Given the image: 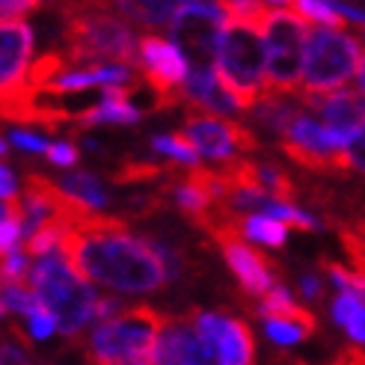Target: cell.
Here are the masks:
<instances>
[{"mask_svg":"<svg viewBox=\"0 0 365 365\" xmlns=\"http://www.w3.org/2000/svg\"><path fill=\"white\" fill-rule=\"evenodd\" d=\"M63 51L71 66L137 63L134 30L104 4H63Z\"/></svg>","mask_w":365,"mask_h":365,"instance_id":"2","label":"cell"},{"mask_svg":"<svg viewBox=\"0 0 365 365\" xmlns=\"http://www.w3.org/2000/svg\"><path fill=\"white\" fill-rule=\"evenodd\" d=\"M300 291H303L306 300H321L324 285H321V279L315 277V273H303V277H300Z\"/></svg>","mask_w":365,"mask_h":365,"instance_id":"35","label":"cell"},{"mask_svg":"<svg viewBox=\"0 0 365 365\" xmlns=\"http://www.w3.org/2000/svg\"><path fill=\"white\" fill-rule=\"evenodd\" d=\"M356 81H359V89L365 93V53H362V60H359V68H356Z\"/></svg>","mask_w":365,"mask_h":365,"instance_id":"37","label":"cell"},{"mask_svg":"<svg viewBox=\"0 0 365 365\" xmlns=\"http://www.w3.org/2000/svg\"><path fill=\"white\" fill-rule=\"evenodd\" d=\"M27 282L39 294L42 306L53 312L66 339H78L89 324H96L101 297L96 294V288H89V279L81 277L75 264L68 262L66 250L33 259Z\"/></svg>","mask_w":365,"mask_h":365,"instance_id":"3","label":"cell"},{"mask_svg":"<svg viewBox=\"0 0 365 365\" xmlns=\"http://www.w3.org/2000/svg\"><path fill=\"white\" fill-rule=\"evenodd\" d=\"M344 163H348V170L365 173V128L351 140L348 149H344Z\"/></svg>","mask_w":365,"mask_h":365,"instance_id":"33","label":"cell"},{"mask_svg":"<svg viewBox=\"0 0 365 365\" xmlns=\"http://www.w3.org/2000/svg\"><path fill=\"white\" fill-rule=\"evenodd\" d=\"M262 211L264 214H270V217H277V220H282V223H288V226H297V229H306V232H315V229H321V220L318 217H312V214H306V211H300L297 205H291L288 199H267V202L262 205Z\"/></svg>","mask_w":365,"mask_h":365,"instance_id":"26","label":"cell"},{"mask_svg":"<svg viewBox=\"0 0 365 365\" xmlns=\"http://www.w3.org/2000/svg\"><path fill=\"white\" fill-rule=\"evenodd\" d=\"M217 75L235 93L244 110H252L267 89V42L259 24L229 18L220 39Z\"/></svg>","mask_w":365,"mask_h":365,"instance_id":"5","label":"cell"},{"mask_svg":"<svg viewBox=\"0 0 365 365\" xmlns=\"http://www.w3.org/2000/svg\"><path fill=\"white\" fill-rule=\"evenodd\" d=\"M288 223L277 220V217H270L264 211H250L244 214L241 220V232L247 235L250 241L262 244V247H282L288 241Z\"/></svg>","mask_w":365,"mask_h":365,"instance_id":"21","label":"cell"},{"mask_svg":"<svg viewBox=\"0 0 365 365\" xmlns=\"http://www.w3.org/2000/svg\"><path fill=\"white\" fill-rule=\"evenodd\" d=\"M60 330V324H57V318H53V312L51 309H36L33 315H27V333L33 336V339H51L53 333Z\"/></svg>","mask_w":365,"mask_h":365,"instance_id":"30","label":"cell"},{"mask_svg":"<svg viewBox=\"0 0 365 365\" xmlns=\"http://www.w3.org/2000/svg\"><path fill=\"white\" fill-rule=\"evenodd\" d=\"M193 321H196V330L208 341V348L214 351L217 362H223V365L252 362L255 344H252L250 327L244 321L220 315V312H193Z\"/></svg>","mask_w":365,"mask_h":365,"instance_id":"13","label":"cell"},{"mask_svg":"<svg viewBox=\"0 0 365 365\" xmlns=\"http://www.w3.org/2000/svg\"><path fill=\"white\" fill-rule=\"evenodd\" d=\"M167 315L152 306H128L96 324L86 339V359L101 365H152Z\"/></svg>","mask_w":365,"mask_h":365,"instance_id":"4","label":"cell"},{"mask_svg":"<svg viewBox=\"0 0 365 365\" xmlns=\"http://www.w3.org/2000/svg\"><path fill=\"white\" fill-rule=\"evenodd\" d=\"M255 167H259V178L273 199H294V181L279 167H273V163H255Z\"/></svg>","mask_w":365,"mask_h":365,"instance_id":"28","label":"cell"},{"mask_svg":"<svg viewBox=\"0 0 365 365\" xmlns=\"http://www.w3.org/2000/svg\"><path fill=\"white\" fill-rule=\"evenodd\" d=\"M297 98L303 107L315 110L327 128L344 134L348 140H354L365 128V93L362 89L339 86V89H330V93H315V96L297 93Z\"/></svg>","mask_w":365,"mask_h":365,"instance_id":"14","label":"cell"},{"mask_svg":"<svg viewBox=\"0 0 365 365\" xmlns=\"http://www.w3.org/2000/svg\"><path fill=\"white\" fill-rule=\"evenodd\" d=\"M155 362H163V365L217 362L208 341L196 330L193 312L181 315V318H167V324H163V330H160V339H158V348H155Z\"/></svg>","mask_w":365,"mask_h":365,"instance_id":"15","label":"cell"},{"mask_svg":"<svg viewBox=\"0 0 365 365\" xmlns=\"http://www.w3.org/2000/svg\"><path fill=\"white\" fill-rule=\"evenodd\" d=\"M60 187L68 199H75V202L86 211H104L107 202H110L104 187H101V181L93 173H68L60 178Z\"/></svg>","mask_w":365,"mask_h":365,"instance_id":"18","label":"cell"},{"mask_svg":"<svg viewBox=\"0 0 365 365\" xmlns=\"http://www.w3.org/2000/svg\"><path fill=\"white\" fill-rule=\"evenodd\" d=\"M185 137L196 145L199 155L217 163L232 160L238 152L259 149V137L247 125L232 122L229 116H220L196 104H190L185 113Z\"/></svg>","mask_w":365,"mask_h":365,"instance_id":"11","label":"cell"},{"mask_svg":"<svg viewBox=\"0 0 365 365\" xmlns=\"http://www.w3.org/2000/svg\"><path fill=\"white\" fill-rule=\"evenodd\" d=\"M306 24L309 21L297 9H273L264 18L262 33L267 42V89L273 93H300L309 42Z\"/></svg>","mask_w":365,"mask_h":365,"instance_id":"7","label":"cell"},{"mask_svg":"<svg viewBox=\"0 0 365 365\" xmlns=\"http://www.w3.org/2000/svg\"><path fill=\"white\" fill-rule=\"evenodd\" d=\"M264 333L273 344H279V348H294V344H300L303 339H309L315 330L312 327H306L303 321H294V318H264Z\"/></svg>","mask_w":365,"mask_h":365,"instance_id":"22","label":"cell"},{"mask_svg":"<svg viewBox=\"0 0 365 365\" xmlns=\"http://www.w3.org/2000/svg\"><path fill=\"white\" fill-rule=\"evenodd\" d=\"M36 4H39V6H42V4H51V0H36Z\"/></svg>","mask_w":365,"mask_h":365,"instance_id":"40","label":"cell"},{"mask_svg":"<svg viewBox=\"0 0 365 365\" xmlns=\"http://www.w3.org/2000/svg\"><path fill=\"white\" fill-rule=\"evenodd\" d=\"M229 24V12L217 0H193L185 4L175 18L170 21L173 42L185 51L190 60V68H217V57H220V39L223 27Z\"/></svg>","mask_w":365,"mask_h":365,"instance_id":"8","label":"cell"},{"mask_svg":"<svg viewBox=\"0 0 365 365\" xmlns=\"http://www.w3.org/2000/svg\"><path fill=\"white\" fill-rule=\"evenodd\" d=\"M270 6H294V0H267Z\"/></svg>","mask_w":365,"mask_h":365,"instance_id":"38","label":"cell"},{"mask_svg":"<svg viewBox=\"0 0 365 365\" xmlns=\"http://www.w3.org/2000/svg\"><path fill=\"white\" fill-rule=\"evenodd\" d=\"M152 149L160 152V155H167L178 163H185V167H199V149L185 137V131L181 134H158L152 137Z\"/></svg>","mask_w":365,"mask_h":365,"instance_id":"23","label":"cell"},{"mask_svg":"<svg viewBox=\"0 0 365 365\" xmlns=\"http://www.w3.org/2000/svg\"><path fill=\"white\" fill-rule=\"evenodd\" d=\"M53 167H63V170H71L75 163L81 160V155H78V149L71 143H51V149H48V155H45Z\"/></svg>","mask_w":365,"mask_h":365,"instance_id":"32","label":"cell"},{"mask_svg":"<svg viewBox=\"0 0 365 365\" xmlns=\"http://www.w3.org/2000/svg\"><path fill=\"white\" fill-rule=\"evenodd\" d=\"M63 250L81 277L119 294H149L170 279L155 241L128 232L116 217H83L68 229Z\"/></svg>","mask_w":365,"mask_h":365,"instance_id":"1","label":"cell"},{"mask_svg":"<svg viewBox=\"0 0 365 365\" xmlns=\"http://www.w3.org/2000/svg\"><path fill=\"white\" fill-rule=\"evenodd\" d=\"M66 4H104V0H66Z\"/></svg>","mask_w":365,"mask_h":365,"instance_id":"39","label":"cell"},{"mask_svg":"<svg viewBox=\"0 0 365 365\" xmlns=\"http://www.w3.org/2000/svg\"><path fill=\"white\" fill-rule=\"evenodd\" d=\"M134 86H101V98L89 110H78V125H137L143 110L131 104Z\"/></svg>","mask_w":365,"mask_h":365,"instance_id":"16","label":"cell"},{"mask_svg":"<svg viewBox=\"0 0 365 365\" xmlns=\"http://www.w3.org/2000/svg\"><path fill=\"white\" fill-rule=\"evenodd\" d=\"M220 4L229 12V18H238V21H250V24H259V27L270 15L267 0H220Z\"/></svg>","mask_w":365,"mask_h":365,"instance_id":"27","label":"cell"},{"mask_svg":"<svg viewBox=\"0 0 365 365\" xmlns=\"http://www.w3.org/2000/svg\"><path fill=\"white\" fill-rule=\"evenodd\" d=\"M160 173H163V167H158V163H128L119 173H113V181L116 185H137V181L158 178Z\"/></svg>","mask_w":365,"mask_h":365,"instance_id":"29","label":"cell"},{"mask_svg":"<svg viewBox=\"0 0 365 365\" xmlns=\"http://www.w3.org/2000/svg\"><path fill=\"white\" fill-rule=\"evenodd\" d=\"M333 321L344 327V333L351 336V341L365 348V297L354 294V291H339V297L333 300Z\"/></svg>","mask_w":365,"mask_h":365,"instance_id":"20","label":"cell"},{"mask_svg":"<svg viewBox=\"0 0 365 365\" xmlns=\"http://www.w3.org/2000/svg\"><path fill=\"white\" fill-rule=\"evenodd\" d=\"M137 66L158 98L155 110H167V107L185 101V81L190 75V60L175 42H167L160 36H143L137 48Z\"/></svg>","mask_w":365,"mask_h":365,"instance_id":"10","label":"cell"},{"mask_svg":"<svg viewBox=\"0 0 365 365\" xmlns=\"http://www.w3.org/2000/svg\"><path fill=\"white\" fill-rule=\"evenodd\" d=\"M362 45L339 27L318 24L309 30L306 42V66H303V86L300 93H330L356 78V68L362 60Z\"/></svg>","mask_w":365,"mask_h":365,"instance_id":"6","label":"cell"},{"mask_svg":"<svg viewBox=\"0 0 365 365\" xmlns=\"http://www.w3.org/2000/svg\"><path fill=\"white\" fill-rule=\"evenodd\" d=\"M208 235L220 244L229 270L235 273V279L241 282V288L250 297H264L277 285V270L270 267L273 262H267L259 250L250 247V238L241 232V220H226L214 226Z\"/></svg>","mask_w":365,"mask_h":365,"instance_id":"12","label":"cell"},{"mask_svg":"<svg viewBox=\"0 0 365 365\" xmlns=\"http://www.w3.org/2000/svg\"><path fill=\"white\" fill-rule=\"evenodd\" d=\"M0 185H4V190H0V193H4V199L21 196V190H18V178H15V173L6 167V163L0 167Z\"/></svg>","mask_w":365,"mask_h":365,"instance_id":"36","label":"cell"},{"mask_svg":"<svg viewBox=\"0 0 365 365\" xmlns=\"http://www.w3.org/2000/svg\"><path fill=\"white\" fill-rule=\"evenodd\" d=\"M36 309H42L39 294L30 288V282H4V312L6 315H33Z\"/></svg>","mask_w":365,"mask_h":365,"instance_id":"24","label":"cell"},{"mask_svg":"<svg viewBox=\"0 0 365 365\" xmlns=\"http://www.w3.org/2000/svg\"><path fill=\"white\" fill-rule=\"evenodd\" d=\"M9 143L18 145V149H24V152H33V155H48V149H51L48 140H42L39 134H33V131H21V128L9 131Z\"/></svg>","mask_w":365,"mask_h":365,"instance_id":"31","label":"cell"},{"mask_svg":"<svg viewBox=\"0 0 365 365\" xmlns=\"http://www.w3.org/2000/svg\"><path fill=\"white\" fill-rule=\"evenodd\" d=\"M193 4V0H104V6H113L119 15H125L128 21H134L140 27H170L175 12Z\"/></svg>","mask_w":365,"mask_h":365,"instance_id":"17","label":"cell"},{"mask_svg":"<svg viewBox=\"0 0 365 365\" xmlns=\"http://www.w3.org/2000/svg\"><path fill=\"white\" fill-rule=\"evenodd\" d=\"M309 24H327V27H344L348 18L341 15L336 0H294V6Z\"/></svg>","mask_w":365,"mask_h":365,"instance_id":"25","label":"cell"},{"mask_svg":"<svg viewBox=\"0 0 365 365\" xmlns=\"http://www.w3.org/2000/svg\"><path fill=\"white\" fill-rule=\"evenodd\" d=\"M0 93H4V116L15 122L21 107L33 96L30 68H33V27L21 18L4 21L0 27Z\"/></svg>","mask_w":365,"mask_h":365,"instance_id":"9","label":"cell"},{"mask_svg":"<svg viewBox=\"0 0 365 365\" xmlns=\"http://www.w3.org/2000/svg\"><path fill=\"white\" fill-rule=\"evenodd\" d=\"M36 6H39L36 0H4L0 4V15H4V21H15V18H24Z\"/></svg>","mask_w":365,"mask_h":365,"instance_id":"34","label":"cell"},{"mask_svg":"<svg viewBox=\"0 0 365 365\" xmlns=\"http://www.w3.org/2000/svg\"><path fill=\"white\" fill-rule=\"evenodd\" d=\"M259 315H262V318H273V315H279V318H294V321H303L306 327H312V330H318V318L309 312L306 306H300L294 297H291V291H288L285 285H279V282L262 297Z\"/></svg>","mask_w":365,"mask_h":365,"instance_id":"19","label":"cell"}]
</instances>
